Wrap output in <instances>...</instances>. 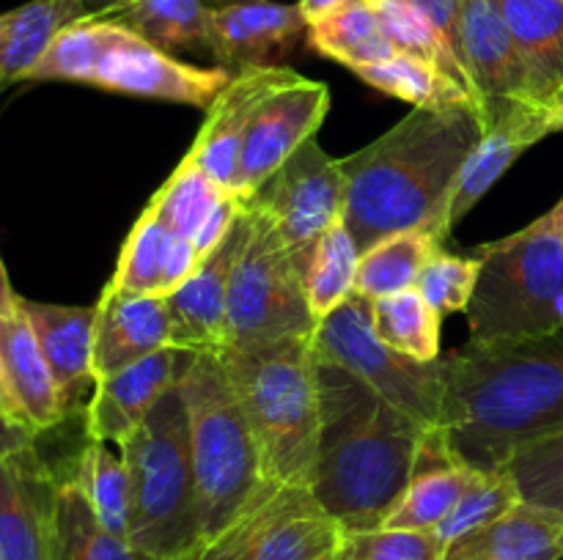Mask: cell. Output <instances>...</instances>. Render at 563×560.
Here are the masks:
<instances>
[{
	"label": "cell",
	"mask_w": 563,
	"mask_h": 560,
	"mask_svg": "<svg viewBox=\"0 0 563 560\" xmlns=\"http://www.w3.org/2000/svg\"><path fill=\"white\" fill-rule=\"evenodd\" d=\"M484 126L476 104L412 108L377 141L339 159L346 179L344 223L361 253L401 231L449 239L451 195Z\"/></svg>",
	"instance_id": "obj_1"
},
{
	"label": "cell",
	"mask_w": 563,
	"mask_h": 560,
	"mask_svg": "<svg viewBox=\"0 0 563 560\" xmlns=\"http://www.w3.org/2000/svg\"><path fill=\"white\" fill-rule=\"evenodd\" d=\"M440 426L451 453L498 472L522 445L563 428V329L443 355Z\"/></svg>",
	"instance_id": "obj_2"
},
{
	"label": "cell",
	"mask_w": 563,
	"mask_h": 560,
	"mask_svg": "<svg viewBox=\"0 0 563 560\" xmlns=\"http://www.w3.org/2000/svg\"><path fill=\"white\" fill-rule=\"evenodd\" d=\"M319 388L322 439L308 494L344 536L379 530L407 492L427 426L322 357Z\"/></svg>",
	"instance_id": "obj_3"
},
{
	"label": "cell",
	"mask_w": 563,
	"mask_h": 560,
	"mask_svg": "<svg viewBox=\"0 0 563 560\" xmlns=\"http://www.w3.org/2000/svg\"><path fill=\"white\" fill-rule=\"evenodd\" d=\"M273 486H306L322 439V388L313 335L220 349Z\"/></svg>",
	"instance_id": "obj_4"
},
{
	"label": "cell",
	"mask_w": 563,
	"mask_h": 560,
	"mask_svg": "<svg viewBox=\"0 0 563 560\" xmlns=\"http://www.w3.org/2000/svg\"><path fill=\"white\" fill-rule=\"evenodd\" d=\"M196 467L201 544L280 492L267 483L256 434L220 351H190L181 371Z\"/></svg>",
	"instance_id": "obj_5"
},
{
	"label": "cell",
	"mask_w": 563,
	"mask_h": 560,
	"mask_svg": "<svg viewBox=\"0 0 563 560\" xmlns=\"http://www.w3.org/2000/svg\"><path fill=\"white\" fill-rule=\"evenodd\" d=\"M231 77L223 66L179 60L110 16H82L53 38L25 82H77L209 110Z\"/></svg>",
	"instance_id": "obj_6"
},
{
	"label": "cell",
	"mask_w": 563,
	"mask_h": 560,
	"mask_svg": "<svg viewBox=\"0 0 563 560\" xmlns=\"http://www.w3.org/2000/svg\"><path fill=\"white\" fill-rule=\"evenodd\" d=\"M130 470V544L157 560H181L201 547L196 467L181 377L119 445Z\"/></svg>",
	"instance_id": "obj_7"
},
{
	"label": "cell",
	"mask_w": 563,
	"mask_h": 560,
	"mask_svg": "<svg viewBox=\"0 0 563 560\" xmlns=\"http://www.w3.org/2000/svg\"><path fill=\"white\" fill-rule=\"evenodd\" d=\"M473 253L482 272L465 311L471 344H515L563 329V234L526 225Z\"/></svg>",
	"instance_id": "obj_8"
},
{
	"label": "cell",
	"mask_w": 563,
	"mask_h": 560,
	"mask_svg": "<svg viewBox=\"0 0 563 560\" xmlns=\"http://www.w3.org/2000/svg\"><path fill=\"white\" fill-rule=\"evenodd\" d=\"M313 349L324 362L344 368L366 388L427 428L440 426L443 412V357L421 362L390 349L372 322V300L355 294L317 322Z\"/></svg>",
	"instance_id": "obj_9"
},
{
	"label": "cell",
	"mask_w": 563,
	"mask_h": 560,
	"mask_svg": "<svg viewBox=\"0 0 563 560\" xmlns=\"http://www.w3.org/2000/svg\"><path fill=\"white\" fill-rule=\"evenodd\" d=\"M251 214V236L231 278L223 349L317 333V318L306 300V280L289 247L264 214L253 209Z\"/></svg>",
	"instance_id": "obj_10"
},
{
	"label": "cell",
	"mask_w": 563,
	"mask_h": 560,
	"mask_svg": "<svg viewBox=\"0 0 563 560\" xmlns=\"http://www.w3.org/2000/svg\"><path fill=\"white\" fill-rule=\"evenodd\" d=\"M346 179L339 159L330 157L317 137L302 143L251 198L247 209L264 214L289 247L306 280L308 261L330 225L344 220Z\"/></svg>",
	"instance_id": "obj_11"
},
{
	"label": "cell",
	"mask_w": 563,
	"mask_h": 560,
	"mask_svg": "<svg viewBox=\"0 0 563 560\" xmlns=\"http://www.w3.org/2000/svg\"><path fill=\"white\" fill-rule=\"evenodd\" d=\"M484 135L462 168L451 195L449 231L504 179L506 170L544 137L563 132V104L539 99H498L484 104Z\"/></svg>",
	"instance_id": "obj_12"
},
{
	"label": "cell",
	"mask_w": 563,
	"mask_h": 560,
	"mask_svg": "<svg viewBox=\"0 0 563 560\" xmlns=\"http://www.w3.org/2000/svg\"><path fill=\"white\" fill-rule=\"evenodd\" d=\"M330 110L324 82L297 75L269 93L247 126L240 159V198H251L302 143L313 141Z\"/></svg>",
	"instance_id": "obj_13"
},
{
	"label": "cell",
	"mask_w": 563,
	"mask_h": 560,
	"mask_svg": "<svg viewBox=\"0 0 563 560\" xmlns=\"http://www.w3.org/2000/svg\"><path fill=\"white\" fill-rule=\"evenodd\" d=\"M253 228L251 209H242L236 223L214 250H209L185 285L163 296L174 327V349L220 351L225 346V316L234 267Z\"/></svg>",
	"instance_id": "obj_14"
},
{
	"label": "cell",
	"mask_w": 563,
	"mask_h": 560,
	"mask_svg": "<svg viewBox=\"0 0 563 560\" xmlns=\"http://www.w3.org/2000/svg\"><path fill=\"white\" fill-rule=\"evenodd\" d=\"M297 77L289 66H253L231 77L220 97L209 104V115L185 159L196 163L220 187L240 195V159L247 126L264 99Z\"/></svg>",
	"instance_id": "obj_15"
},
{
	"label": "cell",
	"mask_w": 563,
	"mask_h": 560,
	"mask_svg": "<svg viewBox=\"0 0 563 560\" xmlns=\"http://www.w3.org/2000/svg\"><path fill=\"white\" fill-rule=\"evenodd\" d=\"M308 38L297 3L278 0H220L212 14V58L229 71L280 66Z\"/></svg>",
	"instance_id": "obj_16"
},
{
	"label": "cell",
	"mask_w": 563,
	"mask_h": 560,
	"mask_svg": "<svg viewBox=\"0 0 563 560\" xmlns=\"http://www.w3.org/2000/svg\"><path fill=\"white\" fill-rule=\"evenodd\" d=\"M190 351L168 346L121 371L93 382V395L86 410V434L97 443L121 445L146 421L170 384L181 377Z\"/></svg>",
	"instance_id": "obj_17"
},
{
	"label": "cell",
	"mask_w": 563,
	"mask_h": 560,
	"mask_svg": "<svg viewBox=\"0 0 563 560\" xmlns=\"http://www.w3.org/2000/svg\"><path fill=\"white\" fill-rule=\"evenodd\" d=\"M33 450L0 459V560H53V500L60 481Z\"/></svg>",
	"instance_id": "obj_18"
},
{
	"label": "cell",
	"mask_w": 563,
	"mask_h": 560,
	"mask_svg": "<svg viewBox=\"0 0 563 560\" xmlns=\"http://www.w3.org/2000/svg\"><path fill=\"white\" fill-rule=\"evenodd\" d=\"M0 401L5 415L33 434L58 426L69 415L31 324L20 311L0 316Z\"/></svg>",
	"instance_id": "obj_19"
},
{
	"label": "cell",
	"mask_w": 563,
	"mask_h": 560,
	"mask_svg": "<svg viewBox=\"0 0 563 560\" xmlns=\"http://www.w3.org/2000/svg\"><path fill=\"white\" fill-rule=\"evenodd\" d=\"M460 58L482 110L498 99H533L526 64L498 0H462Z\"/></svg>",
	"instance_id": "obj_20"
},
{
	"label": "cell",
	"mask_w": 563,
	"mask_h": 560,
	"mask_svg": "<svg viewBox=\"0 0 563 560\" xmlns=\"http://www.w3.org/2000/svg\"><path fill=\"white\" fill-rule=\"evenodd\" d=\"M168 346H174V327L163 296L104 285L97 302L93 382Z\"/></svg>",
	"instance_id": "obj_21"
},
{
	"label": "cell",
	"mask_w": 563,
	"mask_h": 560,
	"mask_svg": "<svg viewBox=\"0 0 563 560\" xmlns=\"http://www.w3.org/2000/svg\"><path fill=\"white\" fill-rule=\"evenodd\" d=\"M20 313L31 324L33 338L47 360L60 401L69 412L82 384L93 382L97 305H55V302L20 296Z\"/></svg>",
	"instance_id": "obj_22"
},
{
	"label": "cell",
	"mask_w": 563,
	"mask_h": 560,
	"mask_svg": "<svg viewBox=\"0 0 563 560\" xmlns=\"http://www.w3.org/2000/svg\"><path fill=\"white\" fill-rule=\"evenodd\" d=\"M476 478L478 470L451 453L443 428H427L407 492L401 494L399 505L390 511L383 527L432 533L454 511Z\"/></svg>",
	"instance_id": "obj_23"
},
{
	"label": "cell",
	"mask_w": 563,
	"mask_h": 560,
	"mask_svg": "<svg viewBox=\"0 0 563 560\" xmlns=\"http://www.w3.org/2000/svg\"><path fill=\"white\" fill-rule=\"evenodd\" d=\"M443 560H563V516L520 497L498 519L451 541Z\"/></svg>",
	"instance_id": "obj_24"
},
{
	"label": "cell",
	"mask_w": 563,
	"mask_h": 560,
	"mask_svg": "<svg viewBox=\"0 0 563 560\" xmlns=\"http://www.w3.org/2000/svg\"><path fill=\"white\" fill-rule=\"evenodd\" d=\"M528 71L531 97L563 104V0H498Z\"/></svg>",
	"instance_id": "obj_25"
},
{
	"label": "cell",
	"mask_w": 563,
	"mask_h": 560,
	"mask_svg": "<svg viewBox=\"0 0 563 560\" xmlns=\"http://www.w3.org/2000/svg\"><path fill=\"white\" fill-rule=\"evenodd\" d=\"M344 541V530L317 508L306 486H286L264 527L253 560H319Z\"/></svg>",
	"instance_id": "obj_26"
},
{
	"label": "cell",
	"mask_w": 563,
	"mask_h": 560,
	"mask_svg": "<svg viewBox=\"0 0 563 560\" xmlns=\"http://www.w3.org/2000/svg\"><path fill=\"white\" fill-rule=\"evenodd\" d=\"M80 0H27L0 14V91L25 82L53 38L82 20Z\"/></svg>",
	"instance_id": "obj_27"
},
{
	"label": "cell",
	"mask_w": 563,
	"mask_h": 560,
	"mask_svg": "<svg viewBox=\"0 0 563 560\" xmlns=\"http://www.w3.org/2000/svg\"><path fill=\"white\" fill-rule=\"evenodd\" d=\"M220 0H126L110 11L137 36L165 53H212V14Z\"/></svg>",
	"instance_id": "obj_28"
},
{
	"label": "cell",
	"mask_w": 563,
	"mask_h": 560,
	"mask_svg": "<svg viewBox=\"0 0 563 560\" xmlns=\"http://www.w3.org/2000/svg\"><path fill=\"white\" fill-rule=\"evenodd\" d=\"M53 560H157L99 525L75 478H64L53 500Z\"/></svg>",
	"instance_id": "obj_29"
},
{
	"label": "cell",
	"mask_w": 563,
	"mask_h": 560,
	"mask_svg": "<svg viewBox=\"0 0 563 560\" xmlns=\"http://www.w3.org/2000/svg\"><path fill=\"white\" fill-rule=\"evenodd\" d=\"M363 82L388 97L410 102L412 108H454V104H476L482 108L473 91H467L456 77L429 60L407 53H394L379 64L363 66L355 71ZM484 113V110H482Z\"/></svg>",
	"instance_id": "obj_30"
},
{
	"label": "cell",
	"mask_w": 563,
	"mask_h": 560,
	"mask_svg": "<svg viewBox=\"0 0 563 560\" xmlns=\"http://www.w3.org/2000/svg\"><path fill=\"white\" fill-rule=\"evenodd\" d=\"M443 250V242L429 231H401L368 247L357 267L355 291L366 300L416 289L423 267Z\"/></svg>",
	"instance_id": "obj_31"
},
{
	"label": "cell",
	"mask_w": 563,
	"mask_h": 560,
	"mask_svg": "<svg viewBox=\"0 0 563 560\" xmlns=\"http://www.w3.org/2000/svg\"><path fill=\"white\" fill-rule=\"evenodd\" d=\"M308 44L350 71L379 64L396 53L366 0H352L328 20L308 25Z\"/></svg>",
	"instance_id": "obj_32"
},
{
	"label": "cell",
	"mask_w": 563,
	"mask_h": 560,
	"mask_svg": "<svg viewBox=\"0 0 563 560\" xmlns=\"http://www.w3.org/2000/svg\"><path fill=\"white\" fill-rule=\"evenodd\" d=\"M77 486L82 489L86 500L91 503L99 525L113 536L130 541V508H132V486L130 470L124 464V456L113 453L110 443L88 439L82 450L77 470L71 475Z\"/></svg>",
	"instance_id": "obj_33"
},
{
	"label": "cell",
	"mask_w": 563,
	"mask_h": 560,
	"mask_svg": "<svg viewBox=\"0 0 563 560\" xmlns=\"http://www.w3.org/2000/svg\"><path fill=\"white\" fill-rule=\"evenodd\" d=\"M361 256V247L355 245L344 220L330 225L328 234L319 239L306 269V300L317 322L355 294Z\"/></svg>",
	"instance_id": "obj_34"
},
{
	"label": "cell",
	"mask_w": 563,
	"mask_h": 560,
	"mask_svg": "<svg viewBox=\"0 0 563 560\" xmlns=\"http://www.w3.org/2000/svg\"><path fill=\"white\" fill-rule=\"evenodd\" d=\"M372 322L379 338L390 349L421 362L438 360L440 355V322L443 318L429 307L418 289L396 291V294L372 300Z\"/></svg>",
	"instance_id": "obj_35"
},
{
	"label": "cell",
	"mask_w": 563,
	"mask_h": 560,
	"mask_svg": "<svg viewBox=\"0 0 563 560\" xmlns=\"http://www.w3.org/2000/svg\"><path fill=\"white\" fill-rule=\"evenodd\" d=\"M374 9V14L379 16V25H383L385 36L390 38L396 53L416 55V58L429 60V64L440 66V69L449 71L451 77L462 82L467 91H473V97L478 99L476 88H473L471 75L462 66V60L456 58L454 49L449 47V42L443 38V33L429 22V16L423 11H418L410 0H366Z\"/></svg>",
	"instance_id": "obj_36"
},
{
	"label": "cell",
	"mask_w": 563,
	"mask_h": 560,
	"mask_svg": "<svg viewBox=\"0 0 563 560\" xmlns=\"http://www.w3.org/2000/svg\"><path fill=\"white\" fill-rule=\"evenodd\" d=\"M229 192L225 187H220L212 176L203 173L196 163L190 159H181L179 168L170 173V179L165 181L157 190V195L148 201V206L154 209L159 220L165 223V228L174 231V234L192 236L198 234V228L203 225V220L218 209L220 201H225Z\"/></svg>",
	"instance_id": "obj_37"
},
{
	"label": "cell",
	"mask_w": 563,
	"mask_h": 560,
	"mask_svg": "<svg viewBox=\"0 0 563 560\" xmlns=\"http://www.w3.org/2000/svg\"><path fill=\"white\" fill-rule=\"evenodd\" d=\"M168 239L170 231L165 228L163 220L154 214V209H143V214L135 220L130 234H126L124 247H121L115 272L113 278L108 280L110 289L130 291V294L159 296Z\"/></svg>",
	"instance_id": "obj_38"
},
{
	"label": "cell",
	"mask_w": 563,
	"mask_h": 560,
	"mask_svg": "<svg viewBox=\"0 0 563 560\" xmlns=\"http://www.w3.org/2000/svg\"><path fill=\"white\" fill-rule=\"evenodd\" d=\"M522 500L563 516V428L522 445L504 464Z\"/></svg>",
	"instance_id": "obj_39"
},
{
	"label": "cell",
	"mask_w": 563,
	"mask_h": 560,
	"mask_svg": "<svg viewBox=\"0 0 563 560\" xmlns=\"http://www.w3.org/2000/svg\"><path fill=\"white\" fill-rule=\"evenodd\" d=\"M517 500H520V492H517L509 472H478L473 486L462 494V500L454 505V511H451L432 533L438 536V541L443 544V547H449L456 538L467 536V533L476 530V527L498 519V516L506 514Z\"/></svg>",
	"instance_id": "obj_40"
},
{
	"label": "cell",
	"mask_w": 563,
	"mask_h": 560,
	"mask_svg": "<svg viewBox=\"0 0 563 560\" xmlns=\"http://www.w3.org/2000/svg\"><path fill=\"white\" fill-rule=\"evenodd\" d=\"M478 272H482V258L476 253L473 256H451V253L440 250L423 267L416 289L421 291L429 307L443 318L449 313L467 311L473 291H476Z\"/></svg>",
	"instance_id": "obj_41"
},
{
	"label": "cell",
	"mask_w": 563,
	"mask_h": 560,
	"mask_svg": "<svg viewBox=\"0 0 563 560\" xmlns=\"http://www.w3.org/2000/svg\"><path fill=\"white\" fill-rule=\"evenodd\" d=\"M445 547L434 533L379 530L346 533L341 541L344 560H443Z\"/></svg>",
	"instance_id": "obj_42"
},
{
	"label": "cell",
	"mask_w": 563,
	"mask_h": 560,
	"mask_svg": "<svg viewBox=\"0 0 563 560\" xmlns=\"http://www.w3.org/2000/svg\"><path fill=\"white\" fill-rule=\"evenodd\" d=\"M275 497H278V494H275ZM275 497H269L267 503L247 511V514L240 516L229 530H223L218 538H212V541H203L201 547L192 549V552L181 560H253L258 538H262L264 527H267L269 516H273L275 511Z\"/></svg>",
	"instance_id": "obj_43"
},
{
	"label": "cell",
	"mask_w": 563,
	"mask_h": 560,
	"mask_svg": "<svg viewBox=\"0 0 563 560\" xmlns=\"http://www.w3.org/2000/svg\"><path fill=\"white\" fill-rule=\"evenodd\" d=\"M201 264V253L196 250L192 239L179 236L170 231L168 239V253H165L163 264V283H159V296L174 294L179 285H185L190 280V275L196 272V267Z\"/></svg>",
	"instance_id": "obj_44"
},
{
	"label": "cell",
	"mask_w": 563,
	"mask_h": 560,
	"mask_svg": "<svg viewBox=\"0 0 563 560\" xmlns=\"http://www.w3.org/2000/svg\"><path fill=\"white\" fill-rule=\"evenodd\" d=\"M410 3L429 16V22H432V25L443 33V38L449 42V47L454 49V55L460 58L462 0H410Z\"/></svg>",
	"instance_id": "obj_45"
},
{
	"label": "cell",
	"mask_w": 563,
	"mask_h": 560,
	"mask_svg": "<svg viewBox=\"0 0 563 560\" xmlns=\"http://www.w3.org/2000/svg\"><path fill=\"white\" fill-rule=\"evenodd\" d=\"M36 437L38 434H33L31 428H25L22 423L11 421L9 415L0 412V459H14V456L33 450Z\"/></svg>",
	"instance_id": "obj_46"
},
{
	"label": "cell",
	"mask_w": 563,
	"mask_h": 560,
	"mask_svg": "<svg viewBox=\"0 0 563 560\" xmlns=\"http://www.w3.org/2000/svg\"><path fill=\"white\" fill-rule=\"evenodd\" d=\"M352 0H297V9L306 16L308 25H317V22L328 20L335 11H341L344 5H350Z\"/></svg>",
	"instance_id": "obj_47"
},
{
	"label": "cell",
	"mask_w": 563,
	"mask_h": 560,
	"mask_svg": "<svg viewBox=\"0 0 563 560\" xmlns=\"http://www.w3.org/2000/svg\"><path fill=\"white\" fill-rule=\"evenodd\" d=\"M16 311H20V294L11 289L9 272H5V264L0 258V316H11Z\"/></svg>",
	"instance_id": "obj_48"
},
{
	"label": "cell",
	"mask_w": 563,
	"mask_h": 560,
	"mask_svg": "<svg viewBox=\"0 0 563 560\" xmlns=\"http://www.w3.org/2000/svg\"><path fill=\"white\" fill-rule=\"evenodd\" d=\"M531 231H553V234H563V198L559 203H555L553 209H550L548 214H542L539 220H533L531 225H528Z\"/></svg>",
	"instance_id": "obj_49"
},
{
	"label": "cell",
	"mask_w": 563,
	"mask_h": 560,
	"mask_svg": "<svg viewBox=\"0 0 563 560\" xmlns=\"http://www.w3.org/2000/svg\"><path fill=\"white\" fill-rule=\"evenodd\" d=\"M121 3H126V0H80L86 16H108L110 11L119 9Z\"/></svg>",
	"instance_id": "obj_50"
},
{
	"label": "cell",
	"mask_w": 563,
	"mask_h": 560,
	"mask_svg": "<svg viewBox=\"0 0 563 560\" xmlns=\"http://www.w3.org/2000/svg\"><path fill=\"white\" fill-rule=\"evenodd\" d=\"M319 560H344V558H341V547H339V549H333V552L322 555V558H319Z\"/></svg>",
	"instance_id": "obj_51"
},
{
	"label": "cell",
	"mask_w": 563,
	"mask_h": 560,
	"mask_svg": "<svg viewBox=\"0 0 563 560\" xmlns=\"http://www.w3.org/2000/svg\"><path fill=\"white\" fill-rule=\"evenodd\" d=\"M0 412H3V415H5V410H3V401H0Z\"/></svg>",
	"instance_id": "obj_52"
}]
</instances>
